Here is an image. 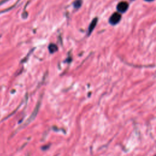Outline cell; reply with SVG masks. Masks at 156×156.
Segmentation results:
<instances>
[{
    "mask_svg": "<svg viewBox=\"0 0 156 156\" xmlns=\"http://www.w3.org/2000/svg\"><path fill=\"white\" fill-rule=\"evenodd\" d=\"M82 4V1L81 0H76L74 2V7L76 9H78L80 7Z\"/></svg>",
    "mask_w": 156,
    "mask_h": 156,
    "instance_id": "obj_5",
    "label": "cell"
},
{
    "mask_svg": "<svg viewBox=\"0 0 156 156\" xmlns=\"http://www.w3.org/2000/svg\"><path fill=\"white\" fill-rule=\"evenodd\" d=\"M49 51L51 53H54L57 50V46L55 44H50L49 47H48Z\"/></svg>",
    "mask_w": 156,
    "mask_h": 156,
    "instance_id": "obj_4",
    "label": "cell"
},
{
    "mask_svg": "<svg viewBox=\"0 0 156 156\" xmlns=\"http://www.w3.org/2000/svg\"><path fill=\"white\" fill-rule=\"evenodd\" d=\"M154 156H156V155H154Z\"/></svg>",
    "mask_w": 156,
    "mask_h": 156,
    "instance_id": "obj_7",
    "label": "cell"
},
{
    "mask_svg": "<svg viewBox=\"0 0 156 156\" xmlns=\"http://www.w3.org/2000/svg\"><path fill=\"white\" fill-rule=\"evenodd\" d=\"M128 7H129L128 3L126 1H122V2H120L119 3H118L116 8H117V10L118 12L124 13L127 10Z\"/></svg>",
    "mask_w": 156,
    "mask_h": 156,
    "instance_id": "obj_2",
    "label": "cell"
},
{
    "mask_svg": "<svg viewBox=\"0 0 156 156\" xmlns=\"http://www.w3.org/2000/svg\"><path fill=\"white\" fill-rule=\"evenodd\" d=\"M97 22H98V18H94L92 21L91 22L90 26H89V27H88V34L90 35L91 32L93 30V29H94L96 24H97Z\"/></svg>",
    "mask_w": 156,
    "mask_h": 156,
    "instance_id": "obj_3",
    "label": "cell"
},
{
    "mask_svg": "<svg viewBox=\"0 0 156 156\" xmlns=\"http://www.w3.org/2000/svg\"><path fill=\"white\" fill-rule=\"evenodd\" d=\"M121 15L119 13L115 12L113 13L110 17L109 23L112 25L116 24L119 22V21L121 20Z\"/></svg>",
    "mask_w": 156,
    "mask_h": 156,
    "instance_id": "obj_1",
    "label": "cell"
},
{
    "mask_svg": "<svg viewBox=\"0 0 156 156\" xmlns=\"http://www.w3.org/2000/svg\"><path fill=\"white\" fill-rule=\"evenodd\" d=\"M145 1H152L153 0H145Z\"/></svg>",
    "mask_w": 156,
    "mask_h": 156,
    "instance_id": "obj_6",
    "label": "cell"
}]
</instances>
